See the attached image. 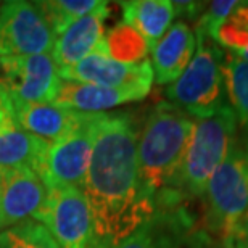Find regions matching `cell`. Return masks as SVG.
Listing matches in <instances>:
<instances>
[{
	"instance_id": "obj_15",
	"label": "cell",
	"mask_w": 248,
	"mask_h": 248,
	"mask_svg": "<svg viewBox=\"0 0 248 248\" xmlns=\"http://www.w3.org/2000/svg\"><path fill=\"white\" fill-rule=\"evenodd\" d=\"M148 92L147 87H102L62 81L53 105L81 113H105L124 103L142 100Z\"/></svg>"
},
{
	"instance_id": "obj_5",
	"label": "cell",
	"mask_w": 248,
	"mask_h": 248,
	"mask_svg": "<svg viewBox=\"0 0 248 248\" xmlns=\"http://www.w3.org/2000/svg\"><path fill=\"white\" fill-rule=\"evenodd\" d=\"M206 229L224 237L248 211V147L235 145L206 186Z\"/></svg>"
},
{
	"instance_id": "obj_23",
	"label": "cell",
	"mask_w": 248,
	"mask_h": 248,
	"mask_svg": "<svg viewBox=\"0 0 248 248\" xmlns=\"http://www.w3.org/2000/svg\"><path fill=\"white\" fill-rule=\"evenodd\" d=\"M248 42V2H240L234 12H232L219 31L216 34L215 44L222 46L237 52Z\"/></svg>"
},
{
	"instance_id": "obj_24",
	"label": "cell",
	"mask_w": 248,
	"mask_h": 248,
	"mask_svg": "<svg viewBox=\"0 0 248 248\" xmlns=\"http://www.w3.org/2000/svg\"><path fill=\"white\" fill-rule=\"evenodd\" d=\"M222 248H248V211L222 237Z\"/></svg>"
},
{
	"instance_id": "obj_10",
	"label": "cell",
	"mask_w": 248,
	"mask_h": 248,
	"mask_svg": "<svg viewBox=\"0 0 248 248\" xmlns=\"http://www.w3.org/2000/svg\"><path fill=\"white\" fill-rule=\"evenodd\" d=\"M115 248H210L195 219L181 205L158 208L143 224Z\"/></svg>"
},
{
	"instance_id": "obj_8",
	"label": "cell",
	"mask_w": 248,
	"mask_h": 248,
	"mask_svg": "<svg viewBox=\"0 0 248 248\" xmlns=\"http://www.w3.org/2000/svg\"><path fill=\"white\" fill-rule=\"evenodd\" d=\"M47 202L34 217L50 231L60 248H98L92 215L81 188H47Z\"/></svg>"
},
{
	"instance_id": "obj_21",
	"label": "cell",
	"mask_w": 248,
	"mask_h": 248,
	"mask_svg": "<svg viewBox=\"0 0 248 248\" xmlns=\"http://www.w3.org/2000/svg\"><path fill=\"white\" fill-rule=\"evenodd\" d=\"M0 248H60L50 231L36 219H26L0 232Z\"/></svg>"
},
{
	"instance_id": "obj_26",
	"label": "cell",
	"mask_w": 248,
	"mask_h": 248,
	"mask_svg": "<svg viewBox=\"0 0 248 248\" xmlns=\"http://www.w3.org/2000/svg\"><path fill=\"white\" fill-rule=\"evenodd\" d=\"M232 55L239 57L240 60H244V62H247V63H248V42H247L245 46L242 47V48H239V50H237V52L232 53Z\"/></svg>"
},
{
	"instance_id": "obj_19",
	"label": "cell",
	"mask_w": 248,
	"mask_h": 248,
	"mask_svg": "<svg viewBox=\"0 0 248 248\" xmlns=\"http://www.w3.org/2000/svg\"><path fill=\"white\" fill-rule=\"evenodd\" d=\"M227 103L234 110L239 127L248 136V63L229 53L224 58Z\"/></svg>"
},
{
	"instance_id": "obj_7",
	"label": "cell",
	"mask_w": 248,
	"mask_h": 248,
	"mask_svg": "<svg viewBox=\"0 0 248 248\" xmlns=\"http://www.w3.org/2000/svg\"><path fill=\"white\" fill-rule=\"evenodd\" d=\"M53 44L55 34L37 2L0 3V58L50 53Z\"/></svg>"
},
{
	"instance_id": "obj_20",
	"label": "cell",
	"mask_w": 248,
	"mask_h": 248,
	"mask_svg": "<svg viewBox=\"0 0 248 248\" xmlns=\"http://www.w3.org/2000/svg\"><path fill=\"white\" fill-rule=\"evenodd\" d=\"M105 47L108 55L123 63H142L150 52L140 34L123 21L105 36Z\"/></svg>"
},
{
	"instance_id": "obj_4",
	"label": "cell",
	"mask_w": 248,
	"mask_h": 248,
	"mask_svg": "<svg viewBox=\"0 0 248 248\" xmlns=\"http://www.w3.org/2000/svg\"><path fill=\"white\" fill-rule=\"evenodd\" d=\"M237 129L239 123L229 103L210 118L195 120L181 171V195H205L213 172L235 147Z\"/></svg>"
},
{
	"instance_id": "obj_9",
	"label": "cell",
	"mask_w": 248,
	"mask_h": 248,
	"mask_svg": "<svg viewBox=\"0 0 248 248\" xmlns=\"http://www.w3.org/2000/svg\"><path fill=\"white\" fill-rule=\"evenodd\" d=\"M0 82L15 105L53 103L62 78L50 53L0 58Z\"/></svg>"
},
{
	"instance_id": "obj_2",
	"label": "cell",
	"mask_w": 248,
	"mask_h": 248,
	"mask_svg": "<svg viewBox=\"0 0 248 248\" xmlns=\"http://www.w3.org/2000/svg\"><path fill=\"white\" fill-rule=\"evenodd\" d=\"M195 120L170 102L148 111L137 137V161L142 187L158 208L181 203V171Z\"/></svg>"
},
{
	"instance_id": "obj_13",
	"label": "cell",
	"mask_w": 248,
	"mask_h": 248,
	"mask_svg": "<svg viewBox=\"0 0 248 248\" xmlns=\"http://www.w3.org/2000/svg\"><path fill=\"white\" fill-rule=\"evenodd\" d=\"M48 145V140L32 136L19 126L12 98L0 82V171L29 166L37 172Z\"/></svg>"
},
{
	"instance_id": "obj_3",
	"label": "cell",
	"mask_w": 248,
	"mask_h": 248,
	"mask_svg": "<svg viewBox=\"0 0 248 248\" xmlns=\"http://www.w3.org/2000/svg\"><path fill=\"white\" fill-rule=\"evenodd\" d=\"M197 48L181 78L166 87V102L190 118L203 120L227 105L224 55L217 44L195 31Z\"/></svg>"
},
{
	"instance_id": "obj_11",
	"label": "cell",
	"mask_w": 248,
	"mask_h": 248,
	"mask_svg": "<svg viewBox=\"0 0 248 248\" xmlns=\"http://www.w3.org/2000/svg\"><path fill=\"white\" fill-rule=\"evenodd\" d=\"M62 81L92 84L102 87H147L152 89L153 69L148 60L123 63L108 55L105 39L95 52L74 66L58 73Z\"/></svg>"
},
{
	"instance_id": "obj_17",
	"label": "cell",
	"mask_w": 248,
	"mask_h": 248,
	"mask_svg": "<svg viewBox=\"0 0 248 248\" xmlns=\"http://www.w3.org/2000/svg\"><path fill=\"white\" fill-rule=\"evenodd\" d=\"M13 107L19 126L26 132L48 142L63 137L86 115L57 107L53 103H13Z\"/></svg>"
},
{
	"instance_id": "obj_12",
	"label": "cell",
	"mask_w": 248,
	"mask_h": 248,
	"mask_svg": "<svg viewBox=\"0 0 248 248\" xmlns=\"http://www.w3.org/2000/svg\"><path fill=\"white\" fill-rule=\"evenodd\" d=\"M47 195L46 184L29 166L0 171V232L34 219Z\"/></svg>"
},
{
	"instance_id": "obj_6",
	"label": "cell",
	"mask_w": 248,
	"mask_h": 248,
	"mask_svg": "<svg viewBox=\"0 0 248 248\" xmlns=\"http://www.w3.org/2000/svg\"><path fill=\"white\" fill-rule=\"evenodd\" d=\"M102 113H86L63 137L50 142L36 174L47 188H81L91 165L93 142Z\"/></svg>"
},
{
	"instance_id": "obj_1",
	"label": "cell",
	"mask_w": 248,
	"mask_h": 248,
	"mask_svg": "<svg viewBox=\"0 0 248 248\" xmlns=\"http://www.w3.org/2000/svg\"><path fill=\"white\" fill-rule=\"evenodd\" d=\"M137 137L129 113L100 115L82 186L98 248H115L156 211L139 174Z\"/></svg>"
},
{
	"instance_id": "obj_18",
	"label": "cell",
	"mask_w": 248,
	"mask_h": 248,
	"mask_svg": "<svg viewBox=\"0 0 248 248\" xmlns=\"http://www.w3.org/2000/svg\"><path fill=\"white\" fill-rule=\"evenodd\" d=\"M120 5L123 23L140 34L150 52L172 26V19L176 18L174 7L170 0H131Z\"/></svg>"
},
{
	"instance_id": "obj_16",
	"label": "cell",
	"mask_w": 248,
	"mask_h": 248,
	"mask_svg": "<svg viewBox=\"0 0 248 248\" xmlns=\"http://www.w3.org/2000/svg\"><path fill=\"white\" fill-rule=\"evenodd\" d=\"M197 48V37L192 28L184 21L172 23L168 32L152 50L153 81L161 86H170L181 78Z\"/></svg>"
},
{
	"instance_id": "obj_22",
	"label": "cell",
	"mask_w": 248,
	"mask_h": 248,
	"mask_svg": "<svg viewBox=\"0 0 248 248\" xmlns=\"http://www.w3.org/2000/svg\"><path fill=\"white\" fill-rule=\"evenodd\" d=\"M100 3L102 2H98V0H47V2H37L44 16L50 24L53 34H55V39L69 24L93 12Z\"/></svg>"
},
{
	"instance_id": "obj_14",
	"label": "cell",
	"mask_w": 248,
	"mask_h": 248,
	"mask_svg": "<svg viewBox=\"0 0 248 248\" xmlns=\"http://www.w3.org/2000/svg\"><path fill=\"white\" fill-rule=\"evenodd\" d=\"M108 2H102L86 16L76 19L57 36L52 48V60L58 73L68 69L95 52L105 39V21L110 16Z\"/></svg>"
},
{
	"instance_id": "obj_25",
	"label": "cell",
	"mask_w": 248,
	"mask_h": 248,
	"mask_svg": "<svg viewBox=\"0 0 248 248\" xmlns=\"http://www.w3.org/2000/svg\"><path fill=\"white\" fill-rule=\"evenodd\" d=\"M172 7H174V13L176 16L182 18H190L195 19L198 18V13L205 12V3L200 2H172Z\"/></svg>"
}]
</instances>
